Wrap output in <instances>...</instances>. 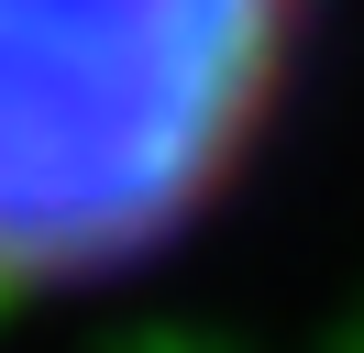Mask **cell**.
Masks as SVG:
<instances>
[{
  "label": "cell",
  "instance_id": "1",
  "mask_svg": "<svg viewBox=\"0 0 364 353\" xmlns=\"http://www.w3.org/2000/svg\"><path fill=\"white\" fill-rule=\"evenodd\" d=\"M309 0H0V298L155 265L243 176Z\"/></svg>",
  "mask_w": 364,
  "mask_h": 353
}]
</instances>
